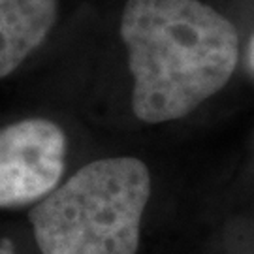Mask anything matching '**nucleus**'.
<instances>
[{
    "mask_svg": "<svg viewBox=\"0 0 254 254\" xmlns=\"http://www.w3.org/2000/svg\"><path fill=\"white\" fill-rule=\"evenodd\" d=\"M247 63H249L251 72L254 73V34L251 38V42H249V49H247Z\"/></svg>",
    "mask_w": 254,
    "mask_h": 254,
    "instance_id": "39448f33",
    "label": "nucleus"
},
{
    "mask_svg": "<svg viewBox=\"0 0 254 254\" xmlns=\"http://www.w3.org/2000/svg\"><path fill=\"white\" fill-rule=\"evenodd\" d=\"M59 19V0H0V79L44 46Z\"/></svg>",
    "mask_w": 254,
    "mask_h": 254,
    "instance_id": "20e7f679",
    "label": "nucleus"
},
{
    "mask_svg": "<svg viewBox=\"0 0 254 254\" xmlns=\"http://www.w3.org/2000/svg\"><path fill=\"white\" fill-rule=\"evenodd\" d=\"M0 254H15V253L9 251V249H6V247H0Z\"/></svg>",
    "mask_w": 254,
    "mask_h": 254,
    "instance_id": "423d86ee",
    "label": "nucleus"
},
{
    "mask_svg": "<svg viewBox=\"0 0 254 254\" xmlns=\"http://www.w3.org/2000/svg\"><path fill=\"white\" fill-rule=\"evenodd\" d=\"M119 32L132 111L147 125L189 115L230 81L239 59L236 27L200 0H128Z\"/></svg>",
    "mask_w": 254,
    "mask_h": 254,
    "instance_id": "f257e3e1",
    "label": "nucleus"
},
{
    "mask_svg": "<svg viewBox=\"0 0 254 254\" xmlns=\"http://www.w3.org/2000/svg\"><path fill=\"white\" fill-rule=\"evenodd\" d=\"M151 173L134 156L89 162L28 213L42 254H136Z\"/></svg>",
    "mask_w": 254,
    "mask_h": 254,
    "instance_id": "f03ea898",
    "label": "nucleus"
},
{
    "mask_svg": "<svg viewBox=\"0 0 254 254\" xmlns=\"http://www.w3.org/2000/svg\"><path fill=\"white\" fill-rule=\"evenodd\" d=\"M68 139L51 119L28 117L0 128V207L38 203L61 185Z\"/></svg>",
    "mask_w": 254,
    "mask_h": 254,
    "instance_id": "7ed1b4c3",
    "label": "nucleus"
}]
</instances>
